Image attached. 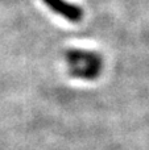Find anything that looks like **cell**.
I'll use <instances>...</instances> for the list:
<instances>
[{"mask_svg":"<svg viewBox=\"0 0 149 150\" xmlns=\"http://www.w3.org/2000/svg\"><path fill=\"white\" fill-rule=\"evenodd\" d=\"M69 73L74 78L91 80L102 73L103 61L98 53L81 49H70L65 53Z\"/></svg>","mask_w":149,"mask_h":150,"instance_id":"obj_1","label":"cell"},{"mask_svg":"<svg viewBox=\"0 0 149 150\" xmlns=\"http://www.w3.org/2000/svg\"><path fill=\"white\" fill-rule=\"evenodd\" d=\"M53 12L61 15L71 23H78L83 17V9L79 5L67 3L66 0H42Z\"/></svg>","mask_w":149,"mask_h":150,"instance_id":"obj_2","label":"cell"}]
</instances>
